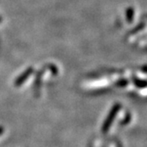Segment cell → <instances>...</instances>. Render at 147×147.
Returning <instances> with one entry per match:
<instances>
[{"label":"cell","mask_w":147,"mask_h":147,"mask_svg":"<svg viewBox=\"0 0 147 147\" xmlns=\"http://www.w3.org/2000/svg\"><path fill=\"white\" fill-rule=\"evenodd\" d=\"M49 68L51 70V73L53 74V75H57V74H58V69H57L56 66H54V65H49Z\"/></svg>","instance_id":"cell-3"},{"label":"cell","mask_w":147,"mask_h":147,"mask_svg":"<svg viewBox=\"0 0 147 147\" xmlns=\"http://www.w3.org/2000/svg\"><path fill=\"white\" fill-rule=\"evenodd\" d=\"M43 70H41L38 74L39 75H37V76H36V82H35V89L36 90H38L39 88V86H40V82H41V77H42V76H43Z\"/></svg>","instance_id":"cell-2"},{"label":"cell","mask_w":147,"mask_h":147,"mask_svg":"<svg viewBox=\"0 0 147 147\" xmlns=\"http://www.w3.org/2000/svg\"><path fill=\"white\" fill-rule=\"evenodd\" d=\"M2 20H3V19H2V17H1V16H0V23L2 22Z\"/></svg>","instance_id":"cell-5"},{"label":"cell","mask_w":147,"mask_h":147,"mask_svg":"<svg viewBox=\"0 0 147 147\" xmlns=\"http://www.w3.org/2000/svg\"><path fill=\"white\" fill-rule=\"evenodd\" d=\"M34 73V68L32 67H30L28 68H27L24 72H22V74L20 76H18L15 81H14V86L15 87H20L22 86L23 83L28 80V78L32 75Z\"/></svg>","instance_id":"cell-1"},{"label":"cell","mask_w":147,"mask_h":147,"mask_svg":"<svg viewBox=\"0 0 147 147\" xmlns=\"http://www.w3.org/2000/svg\"><path fill=\"white\" fill-rule=\"evenodd\" d=\"M4 131H5V129L2 127V126H0V136H1L4 133Z\"/></svg>","instance_id":"cell-4"}]
</instances>
